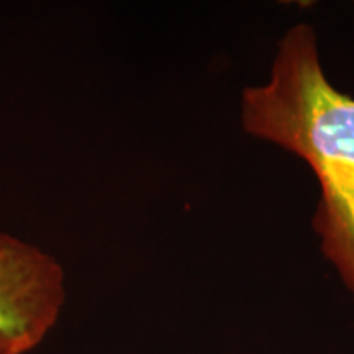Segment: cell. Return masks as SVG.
<instances>
[{"label":"cell","instance_id":"2","mask_svg":"<svg viewBox=\"0 0 354 354\" xmlns=\"http://www.w3.org/2000/svg\"><path fill=\"white\" fill-rule=\"evenodd\" d=\"M66 271L55 256L0 232V354H28L63 313Z\"/></svg>","mask_w":354,"mask_h":354},{"label":"cell","instance_id":"1","mask_svg":"<svg viewBox=\"0 0 354 354\" xmlns=\"http://www.w3.org/2000/svg\"><path fill=\"white\" fill-rule=\"evenodd\" d=\"M243 127L297 154L320 184L313 228L325 258L354 297V99L328 81L312 26H292L281 39L271 77L246 87Z\"/></svg>","mask_w":354,"mask_h":354}]
</instances>
